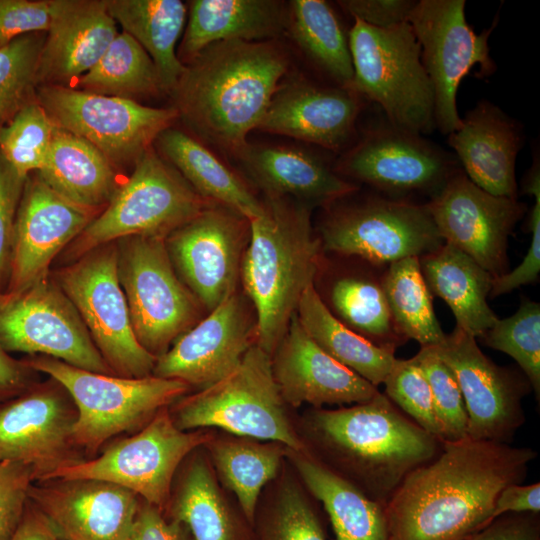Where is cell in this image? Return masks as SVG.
Returning a JSON list of instances; mask_svg holds the SVG:
<instances>
[{
    "mask_svg": "<svg viewBox=\"0 0 540 540\" xmlns=\"http://www.w3.org/2000/svg\"><path fill=\"white\" fill-rule=\"evenodd\" d=\"M288 16L282 1L193 0L178 58L185 65L219 41H273L287 31Z\"/></svg>",
    "mask_w": 540,
    "mask_h": 540,
    "instance_id": "f1b7e54d",
    "label": "cell"
},
{
    "mask_svg": "<svg viewBox=\"0 0 540 540\" xmlns=\"http://www.w3.org/2000/svg\"><path fill=\"white\" fill-rule=\"evenodd\" d=\"M383 289L394 325L406 341L413 339L421 347H433L445 339L418 257L387 265Z\"/></svg>",
    "mask_w": 540,
    "mask_h": 540,
    "instance_id": "ab89813d",
    "label": "cell"
},
{
    "mask_svg": "<svg viewBox=\"0 0 540 540\" xmlns=\"http://www.w3.org/2000/svg\"><path fill=\"white\" fill-rule=\"evenodd\" d=\"M117 263V244L108 243L57 271L54 280L75 306L113 373L128 378L150 376L157 358L134 334Z\"/></svg>",
    "mask_w": 540,
    "mask_h": 540,
    "instance_id": "8fae6325",
    "label": "cell"
},
{
    "mask_svg": "<svg viewBox=\"0 0 540 540\" xmlns=\"http://www.w3.org/2000/svg\"><path fill=\"white\" fill-rule=\"evenodd\" d=\"M156 140L167 162L202 198L225 206L248 220L262 213L263 201L200 141L172 127L164 130Z\"/></svg>",
    "mask_w": 540,
    "mask_h": 540,
    "instance_id": "1f68e13d",
    "label": "cell"
},
{
    "mask_svg": "<svg viewBox=\"0 0 540 540\" xmlns=\"http://www.w3.org/2000/svg\"><path fill=\"white\" fill-rule=\"evenodd\" d=\"M177 428H220L237 437L279 443L308 452L289 421L272 372L271 356L252 345L239 365L220 381L184 395L169 406Z\"/></svg>",
    "mask_w": 540,
    "mask_h": 540,
    "instance_id": "8992f818",
    "label": "cell"
},
{
    "mask_svg": "<svg viewBox=\"0 0 540 540\" xmlns=\"http://www.w3.org/2000/svg\"><path fill=\"white\" fill-rule=\"evenodd\" d=\"M288 67L275 40L215 42L185 64L172 94L175 108L202 139L238 157Z\"/></svg>",
    "mask_w": 540,
    "mask_h": 540,
    "instance_id": "7a4b0ae2",
    "label": "cell"
},
{
    "mask_svg": "<svg viewBox=\"0 0 540 540\" xmlns=\"http://www.w3.org/2000/svg\"><path fill=\"white\" fill-rule=\"evenodd\" d=\"M115 242L134 334L158 358L199 322L202 305L176 273L164 239L130 236Z\"/></svg>",
    "mask_w": 540,
    "mask_h": 540,
    "instance_id": "30bf717a",
    "label": "cell"
},
{
    "mask_svg": "<svg viewBox=\"0 0 540 540\" xmlns=\"http://www.w3.org/2000/svg\"><path fill=\"white\" fill-rule=\"evenodd\" d=\"M211 203L150 147L104 210L72 242L69 254L79 258L130 236L165 240Z\"/></svg>",
    "mask_w": 540,
    "mask_h": 540,
    "instance_id": "ba28073f",
    "label": "cell"
},
{
    "mask_svg": "<svg viewBox=\"0 0 540 540\" xmlns=\"http://www.w3.org/2000/svg\"><path fill=\"white\" fill-rule=\"evenodd\" d=\"M530 447L442 441L439 454L405 477L384 506L388 540H460L490 523L497 496L522 484Z\"/></svg>",
    "mask_w": 540,
    "mask_h": 540,
    "instance_id": "6da1fadb",
    "label": "cell"
},
{
    "mask_svg": "<svg viewBox=\"0 0 540 540\" xmlns=\"http://www.w3.org/2000/svg\"><path fill=\"white\" fill-rule=\"evenodd\" d=\"M465 3L464 0H420L408 17L433 88L435 126L447 135L462 125L456 103L461 80L475 65L480 66L482 76L496 69L488 45L496 22L476 34L466 20Z\"/></svg>",
    "mask_w": 540,
    "mask_h": 540,
    "instance_id": "2e32d148",
    "label": "cell"
},
{
    "mask_svg": "<svg viewBox=\"0 0 540 540\" xmlns=\"http://www.w3.org/2000/svg\"><path fill=\"white\" fill-rule=\"evenodd\" d=\"M265 196L327 207L358 190L319 155L289 146L249 144L237 157Z\"/></svg>",
    "mask_w": 540,
    "mask_h": 540,
    "instance_id": "83f0119b",
    "label": "cell"
},
{
    "mask_svg": "<svg viewBox=\"0 0 540 540\" xmlns=\"http://www.w3.org/2000/svg\"><path fill=\"white\" fill-rule=\"evenodd\" d=\"M522 141L520 125L489 101H479L448 135L464 174L482 190L507 198H517L515 165Z\"/></svg>",
    "mask_w": 540,
    "mask_h": 540,
    "instance_id": "4316f807",
    "label": "cell"
},
{
    "mask_svg": "<svg viewBox=\"0 0 540 540\" xmlns=\"http://www.w3.org/2000/svg\"><path fill=\"white\" fill-rule=\"evenodd\" d=\"M524 191L534 196L528 228L531 233L530 245L522 262L513 270L494 278L490 296L507 294L523 285L534 284L540 273V169L539 161L534 162L524 180Z\"/></svg>",
    "mask_w": 540,
    "mask_h": 540,
    "instance_id": "c3c4849f",
    "label": "cell"
},
{
    "mask_svg": "<svg viewBox=\"0 0 540 540\" xmlns=\"http://www.w3.org/2000/svg\"><path fill=\"white\" fill-rule=\"evenodd\" d=\"M27 362L13 358L0 346V409L35 383V374Z\"/></svg>",
    "mask_w": 540,
    "mask_h": 540,
    "instance_id": "9f6ffc18",
    "label": "cell"
},
{
    "mask_svg": "<svg viewBox=\"0 0 540 540\" xmlns=\"http://www.w3.org/2000/svg\"><path fill=\"white\" fill-rule=\"evenodd\" d=\"M49 1L0 0V47L19 36L48 31Z\"/></svg>",
    "mask_w": 540,
    "mask_h": 540,
    "instance_id": "816d5d0a",
    "label": "cell"
},
{
    "mask_svg": "<svg viewBox=\"0 0 540 540\" xmlns=\"http://www.w3.org/2000/svg\"><path fill=\"white\" fill-rule=\"evenodd\" d=\"M166 513L188 528L192 540H255L253 526L232 511L204 456L186 465Z\"/></svg>",
    "mask_w": 540,
    "mask_h": 540,
    "instance_id": "836d02e7",
    "label": "cell"
},
{
    "mask_svg": "<svg viewBox=\"0 0 540 540\" xmlns=\"http://www.w3.org/2000/svg\"><path fill=\"white\" fill-rule=\"evenodd\" d=\"M271 360L282 399L292 407L363 403L379 392L325 353L305 332L296 313Z\"/></svg>",
    "mask_w": 540,
    "mask_h": 540,
    "instance_id": "d4e9b609",
    "label": "cell"
},
{
    "mask_svg": "<svg viewBox=\"0 0 540 540\" xmlns=\"http://www.w3.org/2000/svg\"><path fill=\"white\" fill-rule=\"evenodd\" d=\"M303 483L328 514L336 540H388L384 506L332 472L309 452L286 449Z\"/></svg>",
    "mask_w": 540,
    "mask_h": 540,
    "instance_id": "d6a6232c",
    "label": "cell"
},
{
    "mask_svg": "<svg viewBox=\"0 0 540 540\" xmlns=\"http://www.w3.org/2000/svg\"><path fill=\"white\" fill-rule=\"evenodd\" d=\"M127 540H187L184 526L141 499Z\"/></svg>",
    "mask_w": 540,
    "mask_h": 540,
    "instance_id": "11a10c76",
    "label": "cell"
},
{
    "mask_svg": "<svg viewBox=\"0 0 540 540\" xmlns=\"http://www.w3.org/2000/svg\"><path fill=\"white\" fill-rule=\"evenodd\" d=\"M319 226L323 252L387 266L422 257L445 242L426 203L395 200L374 193L328 205Z\"/></svg>",
    "mask_w": 540,
    "mask_h": 540,
    "instance_id": "9c48e42d",
    "label": "cell"
},
{
    "mask_svg": "<svg viewBox=\"0 0 540 540\" xmlns=\"http://www.w3.org/2000/svg\"><path fill=\"white\" fill-rule=\"evenodd\" d=\"M416 2L412 0H343L337 3L354 20L384 29L408 22V17Z\"/></svg>",
    "mask_w": 540,
    "mask_h": 540,
    "instance_id": "f5cc1de1",
    "label": "cell"
},
{
    "mask_svg": "<svg viewBox=\"0 0 540 540\" xmlns=\"http://www.w3.org/2000/svg\"><path fill=\"white\" fill-rule=\"evenodd\" d=\"M412 358L429 384L443 441H458L466 438L468 417L465 403L450 368L433 352L431 347H421Z\"/></svg>",
    "mask_w": 540,
    "mask_h": 540,
    "instance_id": "bcb514c9",
    "label": "cell"
},
{
    "mask_svg": "<svg viewBox=\"0 0 540 540\" xmlns=\"http://www.w3.org/2000/svg\"><path fill=\"white\" fill-rule=\"evenodd\" d=\"M25 181L0 152V293L9 280L14 225Z\"/></svg>",
    "mask_w": 540,
    "mask_h": 540,
    "instance_id": "f907efd6",
    "label": "cell"
},
{
    "mask_svg": "<svg viewBox=\"0 0 540 540\" xmlns=\"http://www.w3.org/2000/svg\"><path fill=\"white\" fill-rule=\"evenodd\" d=\"M460 540H540L539 513H507Z\"/></svg>",
    "mask_w": 540,
    "mask_h": 540,
    "instance_id": "db71d44e",
    "label": "cell"
},
{
    "mask_svg": "<svg viewBox=\"0 0 540 540\" xmlns=\"http://www.w3.org/2000/svg\"><path fill=\"white\" fill-rule=\"evenodd\" d=\"M80 90L125 99L163 92L154 62L129 34L118 33L97 63L77 80Z\"/></svg>",
    "mask_w": 540,
    "mask_h": 540,
    "instance_id": "60d3db41",
    "label": "cell"
},
{
    "mask_svg": "<svg viewBox=\"0 0 540 540\" xmlns=\"http://www.w3.org/2000/svg\"><path fill=\"white\" fill-rule=\"evenodd\" d=\"M37 173L59 195L94 212L118 189L112 163L92 144L58 127Z\"/></svg>",
    "mask_w": 540,
    "mask_h": 540,
    "instance_id": "4dcf8cb0",
    "label": "cell"
},
{
    "mask_svg": "<svg viewBox=\"0 0 540 540\" xmlns=\"http://www.w3.org/2000/svg\"><path fill=\"white\" fill-rule=\"evenodd\" d=\"M28 497L67 540H127L141 501L131 490L98 479L35 482Z\"/></svg>",
    "mask_w": 540,
    "mask_h": 540,
    "instance_id": "603a6c76",
    "label": "cell"
},
{
    "mask_svg": "<svg viewBox=\"0 0 540 540\" xmlns=\"http://www.w3.org/2000/svg\"><path fill=\"white\" fill-rule=\"evenodd\" d=\"M287 32L336 86L350 89L353 64L349 40L329 3L323 0L291 1Z\"/></svg>",
    "mask_w": 540,
    "mask_h": 540,
    "instance_id": "74e56055",
    "label": "cell"
},
{
    "mask_svg": "<svg viewBox=\"0 0 540 540\" xmlns=\"http://www.w3.org/2000/svg\"><path fill=\"white\" fill-rule=\"evenodd\" d=\"M386 266L342 274L329 285V311L345 326L374 345L395 354L407 341L397 331L383 289Z\"/></svg>",
    "mask_w": 540,
    "mask_h": 540,
    "instance_id": "d590c367",
    "label": "cell"
},
{
    "mask_svg": "<svg viewBox=\"0 0 540 540\" xmlns=\"http://www.w3.org/2000/svg\"><path fill=\"white\" fill-rule=\"evenodd\" d=\"M539 513L540 483L510 484L496 498L492 519L507 513Z\"/></svg>",
    "mask_w": 540,
    "mask_h": 540,
    "instance_id": "6f0895ef",
    "label": "cell"
},
{
    "mask_svg": "<svg viewBox=\"0 0 540 540\" xmlns=\"http://www.w3.org/2000/svg\"><path fill=\"white\" fill-rule=\"evenodd\" d=\"M25 361L59 382L71 396L78 413L74 441L87 459L97 456L115 436L141 430L190 389L176 379L101 374L43 355Z\"/></svg>",
    "mask_w": 540,
    "mask_h": 540,
    "instance_id": "5b68a950",
    "label": "cell"
},
{
    "mask_svg": "<svg viewBox=\"0 0 540 540\" xmlns=\"http://www.w3.org/2000/svg\"><path fill=\"white\" fill-rule=\"evenodd\" d=\"M334 170L345 180L363 183L384 197L411 202L426 197L428 202L460 169L422 135L387 124L367 131L347 148Z\"/></svg>",
    "mask_w": 540,
    "mask_h": 540,
    "instance_id": "5bb4252c",
    "label": "cell"
},
{
    "mask_svg": "<svg viewBox=\"0 0 540 540\" xmlns=\"http://www.w3.org/2000/svg\"><path fill=\"white\" fill-rule=\"evenodd\" d=\"M169 407L160 410L141 430L113 441L94 458L57 471L50 479H98L127 488L143 501L168 509L174 474L180 463L215 436L203 429L175 426Z\"/></svg>",
    "mask_w": 540,
    "mask_h": 540,
    "instance_id": "7c38bea8",
    "label": "cell"
},
{
    "mask_svg": "<svg viewBox=\"0 0 540 540\" xmlns=\"http://www.w3.org/2000/svg\"><path fill=\"white\" fill-rule=\"evenodd\" d=\"M51 21L42 47L38 84L78 80L118 34L106 0H50Z\"/></svg>",
    "mask_w": 540,
    "mask_h": 540,
    "instance_id": "484cf974",
    "label": "cell"
},
{
    "mask_svg": "<svg viewBox=\"0 0 540 540\" xmlns=\"http://www.w3.org/2000/svg\"><path fill=\"white\" fill-rule=\"evenodd\" d=\"M255 540H326L322 520L301 488L286 483L263 510L256 511Z\"/></svg>",
    "mask_w": 540,
    "mask_h": 540,
    "instance_id": "7bdbcfd3",
    "label": "cell"
},
{
    "mask_svg": "<svg viewBox=\"0 0 540 540\" xmlns=\"http://www.w3.org/2000/svg\"><path fill=\"white\" fill-rule=\"evenodd\" d=\"M361 99L349 88L296 79L279 85L257 129L340 152L352 145Z\"/></svg>",
    "mask_w": 540,
    "mask_h": 540,
    "instance_id": "cb8c5ba5",
    "label": "cell"
},
{
    "mask_svg": "<svg viewBox=\"0 0 540 540\" xmlns=\"http://www.w3.org/2000/svg\"><path fill=\"white\" fill-rule=\"evenodd\" d=\"M55 125L38 102H31L19 110L0 128V152L23 178L43 167Z\"/></svg>",
    "mask_w": 540,
    "mask_h": 540,
    "instance_id": "ee69618b",
    "label": "cell"
},
{
    "mask_svg": "<svg viewBox=\"0 0 540 540\" xmlns=\"http://www.w3.org/2000/svg\"><path fill=\"white\" fill-rule=\"evenodd\" d=\"M419 262L430 293L449 306L457 327L477 339L494 325L498 317L487 301L494 277L474 259L444 243Z\"/></svg>",
    "mask_w": 540,
    "mask_h": 540,
    "instance_id": "f546056e",
    "label": "cell"
},
{
    "mask_svg": "<svg viewBox=\"0 0 540 540\" xmlns=\"http://www.w3.org/2000/svg\"><path fill=\"white\" fill-rule=\"evenodd\" d=\"M353 64L350 89L377 103L388 124L422 135L434 129V93L408 22L376 28L359 20L348 33Z\"/></svg>",
    "mask_w": 540,
    "mask_h": 540,
    "instance_id": "52a82bcc",
    "label": "cell"
},
{
    "mask_svg": "<svg viewBox=\"0 0 540 540\" xmlns=\"http://www.w3.org/2000/svg\"><path fill=\"white\" fill-rule=\"evenodd\" d=\"M310 453L371 500L385 506L413 470L433 460L442 440L425 431L380 391L369 401L312 409Z\"/></svg>",
    "mask_w": 540,
    "mask_h": 540,
    "instance_id": "3957f363",
    "label": "cell"
},
{
    "mask_svg": "<svg viewBox=\"0 0 540 540\" xmlns=\"http://www.w3.org/2000/svg\"><path fill=\"white\" fill-rule=\"evenodd\" d=\"M44 40L33 33L0 47V128L33 102Z\"/></svg>",
    "mask_w": 540,
    "mask_h": 540,
    "instance_id": "f6af8a7d",
    "label": "cell"
},
{
    "mask_svg": "<svg viewBox=\"0 0 540 540\" xmlns=\"http://www.w3.org/2000/svg\"><path fill=\"white\" fill-rule=\"evenodd\" d=\"M11 540H67L48 517L29 499Z\"/></svg>",
    "mask_w": 540,
    "mask_h": 540,
    "instance_id": "680465c9",
    "label": "cell"
},
{
    "mask_svg": "<svg viewBox=\"0 0 540 540\" xmlns=\"http://www.w3.org/2000/svg\"><path fill=\"white\" fill-rule=\"evenodd\" d=\"M0 346L115 375L94 345L73 303L52 277L0 293Z\"/></svg>",
    "mask_w": 540,
    "mask_h": 540,
    "instance_id": "4fadbf2b",
    "label": "cell"
},
{
    "mask_svg": "<svg viewBox=\"0 0 540 540\" xmlns=\"http://www.w3.org/2000/svg\"><path fill=\"white\" fill-rule=\"evenodd\" d=\"M249 232L247 218L211 203L165 239L176 273L208 312L237 291Z\"/></svg>",
    "mask_w": 540,
    "mask_h": 540,
    "instance_id": "d6986e66",
    "label": "cell"
},
{
    "mask_svg": "<svg viewBox=\"0 0 540 540\" xmlns=\"http://www.w3.org/2000/svg\"><path fill=\"white\" fill-rule=\"evenodd\" d=\"M257 320L245 296L234 292L178 337L156 360L152 375L204 389L230 374L256 344Z\"/></svg>",
    "mask_w": 540,
    "mask_h": 540,
    "instance_id": "44dd1931",
    "label": "cell"
},
{
    "mask_svg": "<svg viewBox=\"0 0 540 540\" xmlns=\"http://www.w3.org/2000/svg\"><path fill=\"white\" fill-rule=\"evenodd\" d=\"M431 349L460 387L467 437L510 444L525 422L522 401L532 391L522 371L495 364L480 350L476 338L457 326Z\"/></svg>",
    "mask_w": 540,
    "mask_h": 540,
    "instance_id": "ac0fdd59",
    "label": "cell"
},
{
    "mask_svg": "<svg viewBox=\"0 0 540 540\" xmlns=\"http://www.w3.org/2000/svg\"><path fill=\"white\" fill-rule=\"evenodd\" d=\"M77 416L59 382H35L0 409V461L30 466L35 483L88 460L74 441Z\"/></svg>",
    "mask_w": 540,
    "mask_h": 540,
    "instance_id": "e0dca14e",
    "label": "cell"
},
{
    "mask_svg": "<svg viewBox=\"0 0 540 540\" xmlns=\"http://www.w3.org/2000/svg\"><path fill=\"white\" fill-rule=\"evenodd\" d=\"M106 5L116 24L154 62L163 92L173 94L185 70L175 47L185 26L187 6L180 0H106Z\"/></svg>",
    "mask_w": 540,
    "mask_h": 540,
    "instance_id": "e575fe53",
    "label": "cell"
},
{
    "mask_svg": "<svg viewBox=\"0 0 540 540\" xmlns=\"http://www.w3.org/2000/svg\"><path fill=\"white\" fill-rule=\"evenodd\" d=\"M215 437L205 446L224 484L234 492L242 514L253 526L262 488L273 480L286 456V447L276 443Z\"/></svg>",
    "mask_w": 540,
    "mask_h": 540,
    "instance_id": "f35d334b",
    "label": "cell"
},
{
    "mask_svg": "<svg viewBox=\"0 0 540 540\" xmlns=\"http://www.w3.org/2000/svg\"><path fill=\"white\" fill-rule=\"evenodd\" d=\"M30 466L14 461H0V540H11L17 530L31 485Z\"/></svg>",
    "mask_w": 540,
    "mask_h": 540,
    "instance_id": "681fc988",
    "label": "cell"
},
{
    "mask_svg": "<svg viewBox=\"0 0 540 540\" xmlns=\"http://www.w3.org/2000/svg\"><path fill=\"white\" fill-rule=\"evenodd\" d=\"M38 99L56 127L86 140L112 164L135 163L179 116L175 107L154 108L60 85H41Z\"/></svg>",
    "mask_w": 540,
    "mask_h": 540,
    "instance_id": "9a60e30c",
    "label": "cell"
},
{
    "mask_svg": "<svg viewBox=\"0 0 540 540\" xmlns=\"http://www.w3.org/2000/svg\"><path fill=\"white\" fill-rule=\"evenodd\" d=\"M94 218V211L59 195L38 173L30 174L17 209L9 280L4 292L20 291L48 276L55 256Z\"/></svg>",
    "mask_w": 540,
    "mask_h": 540,
    "instance_id": "7402d4cb",
    "label": "cell"
},
{
    "mask_svg": "<svg viewBox=\"0 0 540 540\" xmlns=\"http://www.w3.org/2000/svg\"><path fill=\"white\" fill-rule=\"evenodd\" d=\"M296 314L305 332L325 353L372 385L383 384L395 354L341 323L326 307L314 284L304 290Z\"/></svg>",
    "mask_w": 540,
    "mask_h": 540,
    "instance_id": "8d00e7d4",
    "label": "cell"
},
{
    "mask_svg": "<svg viewBox=\"0 0 540 540\" xmlns=\"http://www.w3.org/2000/svg\"><path fill=\"white\" fill-rule=\"evenodd\" d=\"M426 206L445 243L494 278L508 272V238L526 212L524 203L482 190L459 170Z\"/></svg>",
    "mask_w": 540,
    "mask_h": 540,
    "instance_id": "ffe728a7",
    "label": "cell"
},
{
    "mask_svg": "<svg viewBox=\"0 0 540 540\" xmlns=\"http://www.w3.org/2000/svg\"><path fill=\"white\" fill-rule=\"evenodd\" d=\"M262 201V213L249 220L240 277L256 314V345L272 357L304 290L319 274L324 252L312 228V208L289 197Z\"/></svg>",
    "mask_w": 540,
    "mask_h": 540,
    "instance_id": "277c9868",
    "label": "cell"
},
{
    "mask_svg": "<svg viewBox=\"0 0 540 540\" xmlns=\"http://www.w3.org/2000/svg\"><path fill=\"white\" fill-rule=\"evenodd\" d=\"M383 384L384 394L402 412L443 441L429 384L413 358H396Z\"/></svg>",
    "mask_w": 540,
    "mask_h": 540,
    "instance_id": "7dc6e473",
    "label": "cell"
},
{
    "mask_svg": "<svg viewBox=\"0 0 540 540\" xmlns=\"http://www.w3.org/2000/svg\"><path fill=\"white\" fill-rule=\"evenodd\" d=\"M479 339L494 350L512 357L540 398V304L525 300L507 318H498Z\"/></svg>",
    "mask_w": 540,
    "mask_h": 540,
    "instance_id": "b9f144b4",
    "label": "cell"
}]
</instances>
